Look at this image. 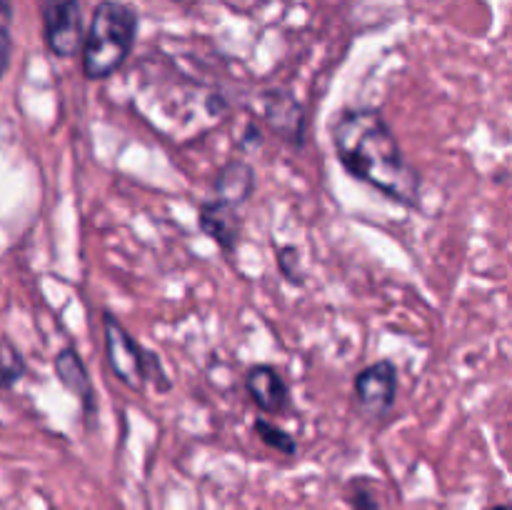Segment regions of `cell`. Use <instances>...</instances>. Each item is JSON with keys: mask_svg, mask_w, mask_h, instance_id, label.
Segmentation results:
<instances>
[{"mask_svg": "<svg viewBox=\"0 0 512 510\" xmlns=\"http://www.w3.org/2000/svg\"><path fill=\"white\" fill-rule=\"evenodd\" d=\"M213 190L215 198L238 208V205H243L245 200L253 195L255 170L250 168V163H245V160L240 158L228 160V163L218 170V175H215Z\"/></svg>", "mask_w": 512, "mask_h": 510, "instance_id": "obj_10", "label": "cell"}, {"mask_svg": "<svg viewBox=\"0 0 512 510\" xmlns=\"http://www.w3.org/2000/svg\"><path fill=\"white\" fill-rule=\"evenodd\" d=\"M330 140L345 173L393 203L418 208L420 173L405 160L388 120L375 108H345L330 123Z\"/></svg>", "mask_w": 512, "mask_h": 510, "instance_id": "obj_1", "label": "cell"}, {"mask_svg": "<svg viewBox=\"0 0 512 510\" xmlns=\"http://www.w3.org/2000/svg\"><path fill=\"white\" fill-rule=\"evenodd\" d=\"M25 375V358L8 338H0V388L8 390Z\"/></svg>", "mask_w": 512, "mask_h": 510, "instance_id": "obj_11", "label": "cell"}, {"mask_svg": "<svg viewBox=\"0 0 512 510\" xmlns=\"http://www.w3.org/2000/svg\"><path fill=\"white\" fill-rule=\"evenodd\" d=\"M53 368H55V375H58V380L63 383V388L80 400L85 413L88 415L95 413V388L93 383H90L88 370H85L83 360H80V355L75 353V348L60 350L53 360Z\"/></svg>", "mask_w": 512, "mask_h": 510, "instance_id": "obj_9", "label": "cell"}, {"mask_svg": "<svg viewBox=\"0 0 512 510\" xmlns=\"http://www.w3.org/2000/svg\"><path fill=\"white\" fill-rule=\"evenodd\" d=\"M255 433H258V438L263 440L268 448L278 450V453L288 455V458H293V455L298 453V443H295L293 435L285 433L283 428L273 425L270 420H265V418L255 420Z\"/></svg>", "mask_w": 512, "mask_h": 510, "instance_id": "obj_13", "label": "cell"}, {"mask_svg": "<svg viewBox=\"0 0 512 510\" xmlns=\"http://www.w3.org/2000/svg\"><path fill=\"white\" fill-rule=\"evenodd\" d=\"M490 510H510V505L508 503H500V505H493V508Z\"/></svg>", "mask_w": 512, "mask_h": 510, "instance_id": "obj_17", "label": "cell"}, {"mask_svg": "<svg viewBox=\"0 0 512 510\" xmlns=\"http://www.w3.org/2000/svg\"><path fill=\"white\" fill-rule=\"evenodd\" d=\"M43 15V38L50 53L60 60L73 58L83 45L80 0H38Z\"/></svg>", "mask_w": 512, "mask_h": 510, "instance_id": "obj_4", "label": "cell"}, {"mask_svg": "<svg viewBox=\"0 0 512 510\" xmlns=\"http://www.w3.org/2000/svg\"><path fill=\"white\" fill-rule=\"evenodd\" d=\"M345 503L350 510H380L378 485L370 478H353L345 485Z\"/></svg>", "mask_w": 512, "mask_h": 510, "instance_id": "obj_12", "label": "cell"}, {"mask_svg": "<svg viewBox=\"0 0 512 510\" xmlns=\"http://www.w3.org/2000/svg\"><path fill=\"white\" fill-rule=\"evenodd\" d=\"M198 225L208 238H213L220 245V250L233 253L238 248L240 230H243V220H240L238 210L233 205L223 203V200L213 198L208 203L200 205Z\"/></svg>", "mask_w": 512, "mask_h": 510, "instance_id": "obj_7", "label": "cell"}, {"mask_svg": "<svg viewBox=\"0 0 512 510\" xmlns=\"http://www.w3.org/2000/svg\"><path fill=\"white\" fill-rule=\"evenodd\" d=\"M138 35V13L123 0H103L93 10L83 35V73L88 80H105L123 68Z\"/></svg>", "mask_w": 512, "mask_h": 510, "instance_id": "obj_2", "label": "cell"}, {"mask_svg": "<svg viewBox=\"0 0 512 510\" xmlns=\"http://www.w3.org/2000/svg\"><path fill=\"white\" fill-rule=\"evenodd\" d=\"M355 400L368 418L380 420L393 410L398 393V370L390 360H375L355 375Z\"/></svg>", "mask_w": 512, "mask_h": 510, "instance_id": "obj_5", "label": "cell"}, {"mask_svg": "<svg viewBox=\"0 0 512 510\" xmlns=\"http://www.w3.org/2000/svg\"><path fill=\"white\" fill-rule=\"evenodd\" d=\"M103 333H105V353L113 368V375L125 388L143 393L145 390V348L123 328L113 313H103Z\"/></svg>", "mask_w": 512, "mask_h": 510, "instance_id": "obj_3", "label": "cell"}, {"mask_svg": "<svg viewBox=\"0 0 512 510\" xmlns=\"http://www.w3.org/2000/svg\"><path fill=\"white\" fill-rule=\"evenodd\" d=\"M265 120L280 138L290 143H303L305 135V113L303 105L288 93H270L265 98Z\"/></svg>", "mask_w": 512, "mask_h": 510, "instance_id": "obj_8", "label": "cell"}, {"mask_svg": "<svg viewBox=\"0 0 512 510\" xmlns=\"http://www.w3.org/2000/svg\"><path fill=\"white\" fill-rule=\"evenodd\" d=\"M278 268L290 283L295 285H303V265H300V255L298 250L285 245V248L278 250Z\"/></svg>", "mask_w": 512, "mask_h": 510, "instance_id": "obj_15", "label": "cell"}, {"mask_svg": "<svg viewBox=\"0 0 512 510\" xmlns=\"http://www.w3.org/2000/svg\"><path fill=\"white\" fill-rule=\"evenodd\" d=\"M245 390L263 413L280 415L290 408V388L273 365H253L245 375Z\"/></svg>", "mask_w": 512, "mask_h": 510, "instance_id": "obj_6", "label": "cell"}, {"mask_svg": "<svg viewBox=\"0 0 512 510\" xmlns=\"http://www.w3.org/2000/svg\"><path fill=\"white\" fill-rule=\"evenodd\" d=\"M150 380H153V385L160 390V393L170 390V380L165 378V370L163 365H160V358L155 353H150V350H145V383H150Z\"/></svg>", "mask_w": 512, "mask_h": 510, "instance_id": "obj_16", "label": "cell"}, {"mask_svg": "<svg viewBox=\"0 0 512 510\" xmlns=\"http://www.w3.org/2000/svg\"><path fill=\"white\" fill-rule=\"evenodd\" d=\"M173 3H183V0H173Z\"/></svg>", "mask_w": 512, "mask_h": 510, "instance_id": "obj_18", "label": "cell"}, {"mask_svg": "<svg viewBox=\"0 0 512 510\" xmlns=\"http://www.w3.org/2000/svg\"><path fill=\"white\" fill-rule=\"evenodd\" d=\"M10 20H13L10 0H0V78H3V73L8 70L10 48H13V38H10Z\"/></svg>", "mask_w": 512, "mask_h": 510, "instance_id": "obj_14", "label": "cell"}]
</instances>
